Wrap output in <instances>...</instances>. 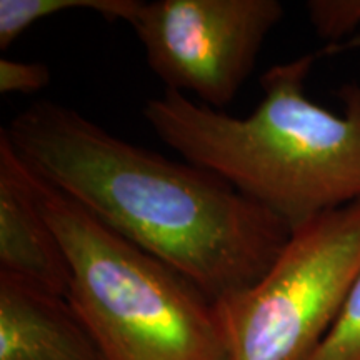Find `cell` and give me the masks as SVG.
I'll return each mask as SVG.
<instances>
[{
    "label": "cell",
    "mask_w": 360,
    "mask_h": 360,
    "mask_svg": "<svg viewBox=\"0 0 360 360\" xmlns=\"http://www.w3.org/2000/svg\"><path fill=\"white\" fill-rule=\"evenodd\" d=\"M35 177L217 300L249 289L290 229L222 177L117 137L79 110L40 101L0 129Z\"/></svg>",
    "instance_id": "cell-1"
},
{
    "label": "cell",
    "mask_w": 360,
    "mask_h": 360,
    "mask_svg": "<svg viewBox=\"0 0 360 360\" xmlns=\"http://www.w3.org/2000/svg\"><path fill=\"white\" fill-rule=\"evenodd\" d=\"M345 45H327L265 70L264 97L247 117L164 90L146 102L143 119L165 146L222 177L294 232L360 200V82L337 90L340 112L307 97L319 58Z\"/></svg>",
    "instance_id": "cell-2"
},
{
    "label": "cell",
    "mask_w": 360,
    "mask_h": 360,
    "mask_svg": "<svg viewBox=\"0 0 360 360\" xmlns=\"http://www.w3.org/2000/svg\"><path fill=\"white\" fill-rule=\"evenodd\" d=\"M29 180L69 260L67 299L101 360H229L215 300L42 179Z\"/></svg>",
    "instance_id": "cell-3"
},
{
    "label": "cell",
    "mask_w": 360,
    "mask_h": 360,
    "mask_svg": "<svg viewBox=\"0 0 360 360\" xmlns=\"http://www.w3.org/2000/svg\"><path fill=\"white\" fill-rule=\"evenodd\" d=\"M360 272V200L290 233L269 272L215 302L229 360H307Z\"/></svg>",
    "instance_id": "cell-4"
},
{
    "label": "cell",
    "mask_w": 360,
    "mask_h": 360,
    "mask_svg": "<svg viewBox=\"0 0 360 360\" xmlns=\"http://www.w3.org/2000/svg\"><path fill=\"white\" fill-rule=\"evenodd\" d=\"M283 12L278 0H137L127 24L165 90L222 110L250 77Z\"/></svg>",
    "instance_id": "cell-5"
},
{
    "label": "cell",
    "mask_w": 360,
    "mask_h": 360,
    "mask_svg": "<svg viewBox=\"0 0 360 360\" xmlns=\"http://www.w3.org/2000/svg\"><path fill=\"white\" fill-rule=\"evenodd\" d=\"M0 270L52 294H69L70 265L44 217L29 172L0 132Z\"/></svg>",
    "instance_id": "cell-6"
},
{
    "label": "cell",
    "mask_w": 360,
    "mask_h": 360,
    "mask_svg": "<svg viewBox=\"0 0 360 360\" xmlns=\"http://www.w3.org/2000/svg\"><path fill=\"white\" fill-rule=\"evenodd\" d=\"M0 360H101L64 295L0 270Z\"/></svg>",
    "instance_id": "cell-7"
},
{
    "label": "cell",
    "mask_w": 360,
    "mask_h": 360,
    "mask_svg": "<svg viewBox=\"0 0 360 360\" xmlns=\"http://www.w3.org/2000/svg\"><path fill=\"white\" fill-rule=\"evenodd\" d=\"M137 0H0V49L7 51L29 27L57 13L90 11L105 20L127 22Z\"/></svg>",
    "instance_id": "cell-8"
},
{
    "label": "cell",
    "mask_w": 360,
    "mask_h": 360,
    "mask_svg": "<svg viewBox=\"0 0 360 360\" xmlns=\"http://www.w3.org/2000/svg\"><path fill=\"white\" fill-rule=\"evenodd\" d=\"M307 360H360V272L327 335Z\"/></svg>",
    "instance_id": "cell-9"
},
{
    "label": "cell",
    "mask_w": 360,
    "mask_h": 360,
    "mask_svg": "<svg viewBox=\"0 0 360 360\" xmlns=\"http://www.w3.org/2000/svg\"><path fill=\"white\" fill-rule=\"evenodd\" d=\"M305 11L315 35L328 45H345L360 27V0H310Z\"/></svg>",
    "instance_id": "cell-10"
},
{
    "label": "cell",
    "mask_w": 360,
    "mask_h": 360,
    "mask_svg": "<svg viewBox=\"0 0 360 360\" xmlns=\"http://www.w3.org/2000/svg\"><path fill=\"white\" fill-rule=\"evenodd\" d=\"M52 74L44 62L0 58V94H35L51 84Z\"/></svg>",
    "instance_id": "cell-11"
}]
</instances>
